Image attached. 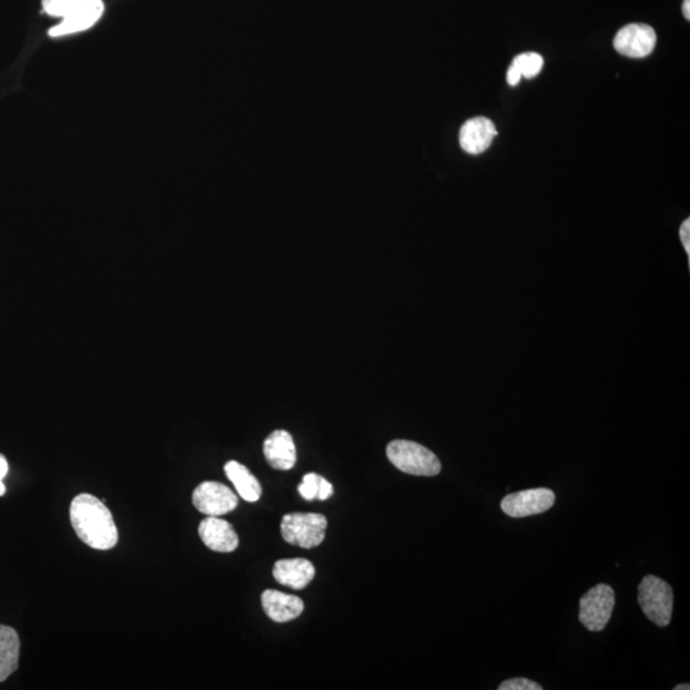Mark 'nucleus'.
<instances>
[{
    "mask_svg": "<svg viewBox=\"0 0 690 690\" xmlns=\"http://www.w3.org/2000/svg\"><path fill=\"white\" fill-rule=\"evenodd\" d=\"M522 80V73L519 72V69L515 66H510L508 69V75H506V81H508V84L510 86H517L519 82Z\"/></svg>",
    "mask_w": 690,
    "mask_h": 690,
    "instance_id": "22",
    "label": "nucleus"
},
{
    "mask_svg": "<svg viewBox=\"0 0 690 690\" xmlns=\"http://www.w3.org/2000/svg\"><path fill=\"white\" fill-rule=\"evenodd\" d=\"M8 463L7 459L0 455V496L6 494V486H4L3 478L7 476Z\"/></svg>",
    "mask_w": 690,
    "mask_h": 690,
    "instance_id": "23",
    "label": "nucleus"
},
{
    "mask_svg": "<svg viewBox=\"0 0 690 690\" xmlns=\"http://www.w3.org/2000/svg\"><path fill=\"white\" fill-rule=\"evenodd\" d=\"M680 239H682L685 252L690 256V220L687 219L680 227Z\"/></svg>",
    "mask_w": 690,
    "mask_h": 690,
    "instance_id": "21",
    "label": "nucleus"
},
{
    "mask_svg": "<svg viewBox=\"0 0 690 690\" xmlns=\"http://www.w3.org/2000/svg\"><path fill=\"white\" fill-rule=\"evenodd\" d=\"M554 491L550 489H531L506 495L501 500V510L512 518H526L542 514L555 504Z\"/></svg>",
    "mask_w": 690,
    "mask_h": 690,
    "instance_id": "8",
    "label": "nucleus"
},
{
    "mask_svg": "<svg viewBox=\"0 0 690 690\" xmlns=\"http://www.w3.org/2000/svg\"><path fill=\"white\" fill-rule=\"evenodd\" d=\"M328 519L316 513H291L282 519V536L288 544L314 549L325 540Z\"/></svg>",
    "mask_w": 690,
    "mask_h": 690,
    "instance_id": "5",
    "label": "nucleus"
},
{
    "mask_svg": "<svg viewBox=\"0 0 690 690\" xmlns=\"http://www.w3.org/2000/svg\"><path fill=\"white\" fill-rule=\"evenodd\" d=\"M199 535L210 550L216 552H233L237 550L239 540L232 524L219 517H207L200 523Z\"/></svg>",
    "mask_w": 690,
    "mask_h": 690,
    "instance_id": "11",
    "label": "nucleus"
},
{
    "mask_svg": "<svg viewBox=\"0 0 690 690\" xmlns=\"http://www.w3.org/2000/svg\"><path fill=\"white\" fill-rule=\"evenodd\" d=\"M334 494V489L333 485L328 480H325L324 477L320 478V485H319V491H317V499L319 500H328L333 496Z\"/></svg>",
    "mask_w": 690,
    "mask_h": 690,
    "instance_id": "20",
    "label": "nucleus"
},
{
    "mask_svg": "<svg viewBox=\"0 0 690 690\" xmlns=\"http://www.w3.org/2000/svg\"><path fill=\"white\" fill-rule=\"evenodd\" d=\"M683 13L684 17L687 18V20H690V0H684L683 3Z\"/></svg>",
    "mask_w": 690,
    "mask_h": 690,
    "instance_id": "24",
    "label": "nucleus"
},
{
    "mask_svg": "<svg viewBox=\"0 0 690 690\" xmlns=\"http://www.w3.org/2000/svg\"><path fill=\"white\" fill-rule=\"evenodd\" d=\"M496 136L498 130L491 119L476 117L469 119L460 128L459 144L466 153L478 155L489 149Z\"/></svg>",
    "mask_w": 690,
    "mask_h": 690,
    "instance_id": "10",
    "label": "nucleus"
},
{
    "mask_svg": "<svg viewBox=\"0 0 690 690\" xmlns=\"http://www.w3.org/2000/svg\"><path fill=\"white\" fill-rule=\"evenodd\" d=\"M512 64L519 69L522 77L533 78L542 71L544 58L538 53H523L515 57Z\"/></svg>",
    "mask_w": 690,
    "mask_h": 690,
    "instance_id": "17",
    "label": "nucleus"
},
{
    "mask_svg": "<svg viewBox=\"0 0 690 690\" xmlns=\"http://www.w3.org/2000/svg\"><path fill=\"white\" fill-rule=\"evenodd\" d=\"M69 518L77 536L91 549L105 551L117 545L119 536L113 515L95 496H76L69 508Z\"/></svg>",
    "mask_w": 690,
    "mask_h": 690,
    "instance_id": "1",
    "label": "nucleus"
},
{
    "mask_svg": "<svg viewBox=\"0 0 690 690\" xmlns=\"http://www.w3.org/2000/svg\"><path fill=\"white\" fill-rule=\"evenodd\" d=\"M273 574L282 586L303 590L315 578L316 570L310 560L284 559L276 561Z\"/></svg>",
    "mask_w": 690,
    "mask_h": 690,
    "instance_id": "14",
    "label": "nucleus"
},
{
    "mask_svg": "<svg viewBox=\"0 0 690 690\" xmlns=\"http://www.w3.org/2000/svg\"><path fill=\"white\" fill-rule=\"evenodd\" d=\"M261 602L262 609L275 623H288L297 619L305 610L301 598L275 590L262 593Z\"/></svg>",
    "mask_w": 690,
    "mask_h": 690,
    "instance_id": "13",
    "label": "nucleus"
},
{
    "mask_svg": "<svg viewBox=\"0 0 690 690\" xmlns=\"http://www.w3.org/2000/svg\"><path fill=\"white\" fill-rule=\"evenodd\" d=\"M224 471L229 481L236 487L239 496L247 503H256L261 498L260 482L246 466L236 462V460H230L225 464Z\"/></svg>",
    "mask_w": 690,
    "mask_h": 690,
    "instance_id": "15",
    "label": "nucleus"
},
{
    "mask_svg": "<svg viewBox=\"0 0 690 690\" xmlns=\"http://www.w3.org/2000/svg\"><path fill=\"white\" fill-rule=\"evenodd\" d=\"M690 685L689 684H680L678 687H675L674 690H689Z\"/></svg>",
    "mask_w": 690,
    "mask_h": 690,
    "instance_id": "25",
    "label": "nucleus"
},
{
    "mask_svg": "<svg viewBox=\"0 0 690 690\" xmlns=\"http://www.w3.org/2000/svg\"><path fill=\"white\" fill-rule=\"evenodd\" d=\"M657 44L656 31L644 23H630L624 26L614 39L616 52L629 58L648 57Z\"/></svg>",
    "mask_w": 690,
    "mask_h": 690,
    "instance_id": "9",
    "label": "nucleus"
},
{
    "mask_svg": "<svg viewBox=\"0 0 690 690\" xmlns=\"http://www.w3.org/2000/svg\"><path fill=\"white\" fill-rule=\"evenodd\" d=\"M192 503L207 517H222L237 508L238 498L224 483L206 481L193 491Z\"/></svg>",
    "mask_w": 690,
    "mask_h": 690,
    "instance_id": "7",
    "label": "nucleus"
},
{
    "mask_svg": "<svg viewBox=\"0 0 690 690\" xmlns=\"http://www.w3.org/2000/svg\"><path fill=\"white\" fill-rule=\"evenodd\" d=\"M46 15L62 18L59 25L49 30L52 38L77 34L91 29L103 16V0H43Z\"/></svg>",
    "mask_w": 690,
    "mask_h": 690,
    "instance_id": "2",
    "label": "nucleus"
},
{
    "mask_svg": "<svg viewBox=\"0 0 690 690\" xmlns=\"http://www.w3.org/2000/svg\"><path fill=\"white\" fill-rule=\"evenodd\" d=\"M321 476L316 473H308L303 477L301 485L298 486L299 495L307 501L317 499V491H319Z\"/></svg>",
    "mask_w": 690,
    "mask_h": 690,
    "instance_id": "18",
    "label": "nucleus"
},
{
    "mask_svg": "<svg viewBox=\"0 0 690 690\" xmlns=\"http://www.w3.org/2000/svg\"><path fill=\"white\" fill-rule=\"evenodd\" d=\"M264 455L271 467L289 471L297 463V450L293 437L285 430H276L264 443Z\"/></svg>",
    "mask_w": 690,
    "mask_h": 690,
    "instance_id": "12",
    "label": "nucleus"
},
{
    "mask_svg": "<svg viewBox=\"0 0 690 690\" xmlns=\"http://www.w3.org/2000/svg\"><path fill=\"white\" fill-rule=\"evenodd\" d=\"M615 607V592L609 584H597L579 602V620L590 632H602Z\"/></svg>",
    "mask_w": 690,
    "mask_h": 690,
    "instance_id": "6",
    "label": "nucleus"
},
{
    "mask_svg": "<svg viewBox=\"0 0 690 690\" xmlns=\"http://www.w3.org/2000/svg\"><path fill=\"white\" fill-rule=\"evenodd\" d=\"M639 606L657 627L665 628L673 616L674 592L670 584L656 575H646L638 587Z\"/></svg>",
    "mask_w": 690,
    "mask_h": 690,
    "instance_id": "4",
    "label": "nucleus"
},
{
    "mask_svg": "<svg viewBox=\"0 0 690 690\" xmlns=\"http://www.w3.org/2000/svg\"><path fill=\"white\" fill-rule=\"evenodd\" d=\"M386 455L393 466L408 475L434 477L441 472L439 458L431 450L414 441H391L386 448Z\"/></svg>",
    "mask_w": 690,
    "mask_h": 690,
    "instance_id": "3",
    "label": "nucleus"
},
{
    "mask_svg": "<svg viewBox=\"0 0 690 690\" xmlns=\"http://www.w3.org/2000/svg\"><path fill=\"white\" fill-rule=\"evenodd\" d=\"M544 688L532 680L526 678H517L506 680V682L499 685V690H542Z\"/></svg>",
    "mask_w": 690,
    "mask_h": 690,
    "instance_id": "19",
    "label": "nucleus"
},
{
    "mask_svg": "<svg viewBox=\"0 0 690 690\" xmlns=\"http://www.w3.org/2000/svg\"><path fill=\"white\" fill-rule=\"evenodd\" d=\"M20 659V638L15 629L0 625V682L15 673Z\"/></svg>",
    "mask_w": 690,
    "mask_h": 690,
    "instance_id": "16",
    "label": "nucleus"
}]
</instances>
